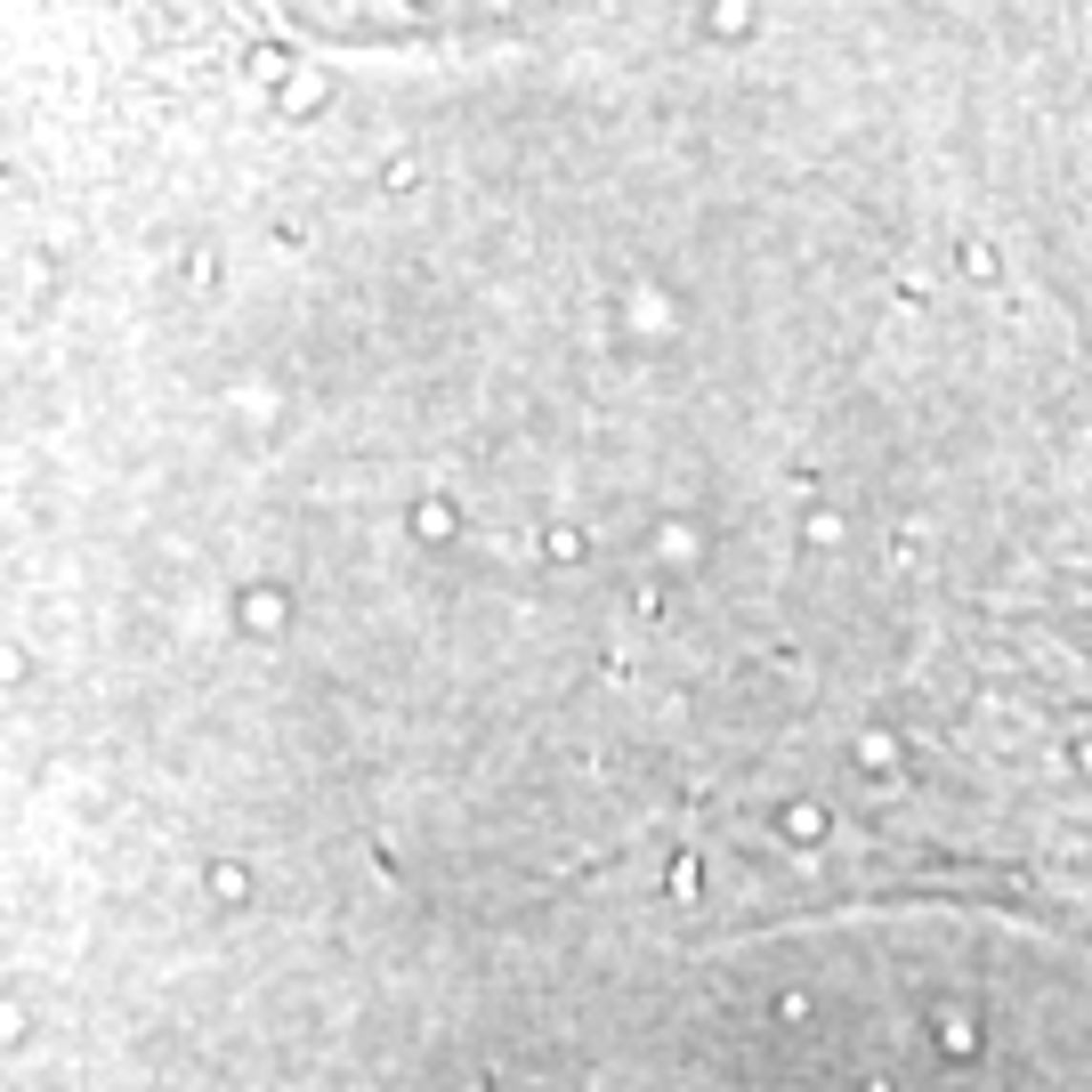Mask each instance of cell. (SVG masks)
<instances>
[{"instance_id":"6da1fadb","label":"cell","mask_w":1092,"mask_h":1092,"mask_svg":"<svg viewBox=\"0 0 1092 1092\" xmlns=\"http://www.w3.org/2000/svg\"><path fill=\"white\" fill-rule=\"evenodd\" d=\"M276 616H284V607H276V591H251V599H243V623H260V631H267Z\"/></svg>"},{"instance_id":"7a4b0ae2","label":"cell","mask_w":1092,"mask_h":1092,"mask_svg":"<svg viewBox=\"0 0 1092 1092\" xmlns=\"http://www.w3.org/2000/svg\"><path fill=\"white\" fill-rule=\"evenodd\" d=\"M9 680H25V656H16V647H0V688H9Z\"/></svg>"}]
</instances>
